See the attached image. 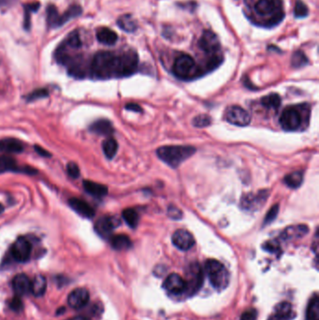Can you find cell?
Returning <instances> with one entry per match:
<instances>
[{
	"instance_id": "obj_1",
	"label": "cell",
	"mask_w": 319,
	"mask_h": 320,
	"mask_svg": "<svg viewBox=\"0 0 319 320\" xmlns=\"http://www.w3.org/2000/svg\"><path fill=\"white\" fill-rule=\"evenodd\" d=\"M138 67V55L129 51L122 54L103 51L97 53L91 63V72L98 79L125 77L133 74Z\"/></svg>"
},
{
	"instance_id": "obj_2",
	"label": "cell",
	"mask_w": 319,
	"mask_h": 320,
	"mask_svg": "<svg viewBox=\"0 0 319 320\" xmlns=\"http://www.w3.org/2000/svg\"><path fill=\"white\" fill-rule=\"evenodd\" d=\"M196 148L185 145H168L158 149V157L171 168H178L184 161L195 154Z\"/></svg>"
},
{
	"instance_id": "obj_3",
	"label": "cell",
	"mask_w": 319,
	"mask_h": 320,
	"mask_svg": "<svg viewBox=\"0 0 319 320\" xmlns=\"http://www.w3.org/2000/svg\"><path fill=\"white\" fill-rule=\"evenodd\" d=\"M205 272L214 288L224 290L230 284V274L221 262L215 259H208L205 262Z\"/></svg>"
},
{
	"instance_id": "obj_4",
	"label": "cell",
	"mask_w": 319,
	"mask_h": 320,
	"mask_svg": "<svg viewBox=\"0 0 319 320\" xmlns=\"http://www.w3.org/2000/svg\"><path fill=\"white\" fill-rule=\"evenodd\" d=\"M203 270L197 262L191 263L186 269V292L188 296H193L197 293L203 284Z\"/></svg>"
},
{
	"instance_id": "obj_5",
	"label": "cell",
	"mask_w": 319,
	"mask_h": 320,
	"mask_svg": "<svg viewBox=\"0 0 319 320\" xmlns=\"http://www.w3.org/2000/svg\"><path fill=\"white\" fill-rule=\"evenodd\" d=\"M172 72L180 79L192 78L197 73V65L194 58L189 54L179 55L173 64Z\"/></svg>"
},
{
	"instance_id": "obj_6",
	"label": "cell",
	"mask_w": 319,
	"mask_h": 320,
	"mask_svg": "<svg viewBox=\"0 0 319 320\" xmlns=\"http://www.w3.org/2000/svg\"><path fill=\"white\" fill-rule=\"evenodd\" d=\"M302 118L301 114L296 108L288 107L284 109L280 116V124L284 130L293 131L300 128Z\"/></svg>"
},
{
	"instance_id": "obj_7",
	"label": "cell",
	"mask_w": 319,
	"mask_h": 320,
	"mask_svg": "<svg viewBox=\"0 0 319 320\" xmlns=\"http://www.w3.org/2000/svg\"><path fill=\"white\" fill-rule=\"evenodd\" d=\"M32 246L28 240L20 237L14 241V243L10 247V255L17 262H27L31 257Z\"/></svg>"
},
{
	"instance_id": "obj_8",
	"label": "cell",
	"mask_w": 319,
	"mask_h": 320,
	"mask_svg": "<svg viewBox=\"0 0 319 320\" xmlns=\"http://www.w3.org/2000/svg\"><path fill=\"white\" fill-rule=\"evenodd\" d=\"M255 10L260 16H284V12L281 9L280 0H259L255 5Z\"/></svg>"
},
{
	"instance_id": "obj_9",
	"label": "cell",
	"mask_w": 319,
	"mask_h": 320,
	"mask_svg": "<svg viewBox=\"0 0 319 320\" xmlns=\"http://www.w3.org/2000/svg\"><path fill=\"white\" fill-rule=\"evenodd\" d=\"M268 191L262 190L257 194L249 193L243 196L241 199L240 205L246 211H256L260 209L268 200Z\"/></svg>"
},
{
	"instance_id": "obj_10",
	"label": "cell",
	"mask_w": 319,
	"mask_h": 320,
	"mask_svg": "<svg viewBox=\"0 0 319 320\" xmlns=\"http://www.w3.org/2000/svg\"><path fill=\"white\" fill-rule=\"evenodd\" d=\"M226 120L232 124L238 126H244L250 124L251 116L248 112L239 106H232L228 109L226 114Z\"/></svg>"
},
{
	"instance_id": "obj_11",
	"label": "cell",
	"mask_w": 319,
	"mask_h": 320,
	"mask_svg": "<svg viewBox=\"0 0 319 320\" xmlns=\"http://www.w3.org/2000/svg\"><path fill=\"white\" fill-rule=\"evenodd\" d=\"M199 46L205 53H215L220 50V41L213 31L205 30L199 41Z\"/></svg>"
},
{
	"instance_id": "obj_12",
	"label": "cell",
	"mask_w": 319,
	"mask_h": 320,
	"mask_svg": "<svg viewBox=\"0 0 319 320\" xmlns=\"http://www.w3.org/2000/svg\"><path fill=\"white\" fill-rule=\"evenodd\" d=\"M117 225H119L118 219L111 216H103L95 224V231L100 237L107 239L112 235Z\"/></svg>"
},
{
	"instance_id": "obj_13",
	"label": "cell",
	"mask_w": 319,
	"mask_h": 320,
	"mask_svg": "<svg viewBox=\"0 0 319 320\" xmlns=\"http://www.w3.org/2000/svg\"><path fill=\"white\" fill-rule=\"evenodd\" d=\"M172 242L178 249L182 251H187L194 246L195 239L189 231L178 230L172 235Z\"/></svg>"
},
{
	"instance_id": "obj_14",
	"label": "cell",
	"mask_w": 319,
	"mask_h": 320,
	"mask_svg": "<svg viewBox=\"0 0 319 320\" xmlns=\"http://www.w3.org/2000/svg\"><path fill=\"white\" fill-rule=\"evenodd\" d=\"M164 288L169 293L175 295L185 293L186 290V280L177 274H171L166 278Z\"/></svg>"
},
{
	"instance_id": "obj_15",
	"label": "cell",
	"mask_w": 319,
	"mask_h": 320,
	"mask_svg": "<svg viewBox=\"0 0 319 320\" xmlns=\"http://www.w3.org/2000/svg\"><path fill=\"white\" fill-rule=\"evenodd\" d=\"M89 292L83 287H79L71 291L68 297V303L73 309H81L89 302Z\"/></svg>"
},
{
	"instance_id": "obj_16",
	"label": "cell",
	"mask_w": 319,
	"mask_h": 320,
	"mask_svg": "<svg viewBox=\"0 0 319 320\" xmlns=\"http://www.w3.org/2000/svg\"><path fill=\"white\" fill-rule=\"evenodd\" d=\"M7 171H22V172H26L28 174H31V175L37 173V170L33 168L18 167L17 162L12 158H9L7 156L0 157V173H4Z\"/></svg>"
},
{
	"instance_id": "obj_17",
	"label": "cell",
	"mask_w": 319,
	"mask_h": 320,
	"mask_svg": "<svg viewBox=\"0 0 319 320\" xmlns=\"http://www.w3.org/2000/svg\"><path fill=\"white\" fill-rule=\"evenodd\" d=\"M69 203L71 208L78 213L81 215L82 217L85 218H93L95 216V210L90 206V205L85 202L84 200L77 199V198H72L69 200Z\"/></svg>"
},
{
	"instance_id": "obj_18",
	"label": "cell",
	"mask_w": 319,
	"mask_h": 320,
	"mask_svg": "<svg viewBox=\"0 0 319 320\" xmlns=\"http://www.w3.org/2000/svg\"><path fill=\"white\" fill-rule=\"evenodd\" d=\"M12 287L18 296L26 295L31 290V281L26 275L20 274L13 278Z\"/></svg>"
},
{
	"instance_id": "obj_19",
	"label": "cell",
	"mask_w": 319,
	"mask_h": 320,
	"mask_svg": "<svg viewBox=\"0 0 319 320\" xmlns=\"http://www.w3.org/2000/svg\"><path fill=\"white\" fill-rule=\"evenodd\" d=\"M292 314L291 304L289 302H281L276 305L275 312L268 320H289Z\"/></svg>"
},
{
	"instance_id": "obj_20",
	"label": "cell",
	"mask_w": 319,
	"mask_h": 320,
	"mask_svg": "<svg viewBox=\"0 0 319 320\" xmlns=\"http://www.w3.org/2000/svg\"><path fill=\"white\" fill-rule=\"evenodd\" d=\"M24 151L23 142L16 139L8 138L0 141V152L9 153V154H19Z\"/></svg>"
},
{
	"instance_id": "obj_21",
	"label": "cell",
	"mask_w": 319,
	"mask_h": 320,
	"mask_svg": "<svg viewBox=\"0 0 319 320\" xmlns=\"http://www.w3.org/2000/svg\"><path fill=\"white\" fill-rule=\"evenodd\" d=\"M97 39L102 44L114 45L118 40V36L114 30L108 27H101L97 31Z\"/></svg>"
},
{
	"instance_id": "obj_22",
	"label": "cell",
	"mask_w": 319,
	"mask_h": 320,
	"mask_svg": "<svg viewBox=\"0 0 319 320\" xmlns=\"http://www.w3.org/2000/svg\"><path fill=\"white\" fill-rule=\"evenodd\" d=\"M308 227L304 225H299V226H292L288 227L284 230V232L281 234V237L284 240H290V239H298L303 237L308 233Z\"/></svg>"
},
{
	"instance_id": "obj_23",
	"label": "cell",
	"mask_w": 319,
	"mask_h": 320,
	"mask_svg": "<svg viewBox=\"0 0 319 320\" xmlns=\"http://www.w3.org/2000/svg\"><path fill=\"white\" fill-rule=\"evenodd\" d=\"M83 187L85 191L96 198H102L108 194V188L103 185H100L98 183L92 182V181H84L83 182Z\"/></svg>"
},
{
	"instance_id": "obj_24",
	"label": "cell",
	"mask_w": 319,
	"mask_h": 320,
	"mask_svg": "<svg viewBox=\"0 0 319 320\" xmlns=\"http://www.w3.org/2000/svg\"><path fill=\"white\" fill-rule=\"evenodd\" d=\"M90 130L94 133L108 136L114 132V127L110 121L105 120V119H101V120H98L95 123L91 124Z\"/></svg>"
},
{
	"instance_id": "obj_25",
	"label": "cell",
	"mask_w": 319,
	"mask_h": 320,
	"mask_svg": "<svg viewBox=\"0 0 319 320\" xmlns=\"http://www.w3.org/2000/svg\"><path fill=\"white\" fill-rule=\"evenodd\" d=\"M117 25L122 30L128 33L135 32L138 29L137 21L130 14H124L117 20Z\"/></svg>"
},
{
	"instance_id": "obj_26",
	"label": "cell",
	"mask_w": 319,
	"mask_h": 320,
	"mask_svg": "<svg viewBox=\"0 0 319 320\" xmlns=\"http://www.w3.org/2000/svg\"><path fill=\"white\" fill-rule=\"evenodd\" d=\"M111 244L113 248L118 250V251H123V250H127L132 246V241L129 239L128 236L124 235V234H119L116 235L112 238L111 240Z\"/></svg>"
},
{
	"instance_id": "obj_27",
	"label": "cell",
	"mask_w": 319,
	"mask_h": 320,
	"mask_svg": "<svg viewBox=\"0 0 319 320\" xmlns=\"http://www.w3.org/2000/svg\"><path fill=\"white\" fill-rule=\"evenodd\" d=\"M47 288L46 279L42 276H37L31 281V292L36 297H40L45 293Z\"/></svg>"
},
{
	"instance_id": "obj_28",
	"label": "cell",
	"mask_w": 319,
	"mask_h": 320,
	"mask_svg": "<svg viewBox=\"0 0 319 320\" xmlns=\"http://www.w3.org/2000/svg\"><path fill=\"white\" fill-rule=\"evenodd\" d=\"M306 320H319V298L317 294L312 298L308 304Z\"/></svg>"
},
{
	"instance_id": "obj_29",
	"label": "cell",
	"mask_w": 319,
	"mask_h": 320,
	"mask_svg": "<svg viewBox=\"0 0 319 320\" xmlns=\"http://www.w3.org/2000/svg\"><path fill=\"white\" fill-rule=\"evenodd\" d=\"M82 12V9L80 8V5H72L71 6L69 9H67L62 15L60 16V20H59V27H62L64 24H66L67 22H69L71 19L77 17L80 15V13Z\"/></svg>"
},
{
	"instance_id": "obj_30",
	"label": "cell",
	"mask_w": 319,
	"mask_h": 320,
	"mask_svg": "<svg viewBox=\"0 0 319 320\" xmlns=\"http://www.w3.org/2000/svg\"><path fill=\"white\" fill-rule=\"evenodd\" d=\"M284 183L287 187L290 188H298L301 187L303 181V172L299 170V171H294L292 173L287 174L284 179Z\"/></svg>"
},
{
	"instance_id": "obj_31",
	"label": "cell",
	"mask_w": 319,
	"mask_h": 320,
	"mask_svg": "<svg viewBox=\"0 0 319 320\" xmlns=\"http://www.w3.org/2000/svg\"><path fill=\"white\" fill-rule=\"evenodd\" d=\"M122 216H123V218H124L125 223L131 229H136L138 227L140 217H139L138 213L134 209H131V208L125 209V210L123 211V213H122Z\"/></svg>"
},
{
	"instance_id": "obj_32",
	"label": "cell",
	"mask_w": 319,
	"mask_h": 320,
	"mask_svg": "<svg viewBox=\"0 0 319 320\" xmlns=\"http://www.w3.org/2000/svg\"><path fill=\"white\" fill-rule=\"evenodd\" d=\"M261 104L269 110H277L281 105V98L278 94H270L261 99Z\"/></svg>"
},
{
	"instance_id": "obj_33",
	"label": "cell",
	"mask_w": 319,
	"mask_h": 320,
	"mask_svg": "<svg viewBox=\"0 0 319 320\" xmlns=\"http://www.w3.org/2000/svg\"><path fill=\"white\" fill-rule=\"evenodd\" d=\"M102 148H103V152L107 158L109 160H112L116 157V153L118 150V143L115 139L109 138L103 142Z\"/></svg>"
},
{
	"instance_id": "obj_34",
	"label": "cell",
	"mask_w": 319,
	"mask_h": 320,
	"mask_svg": "<svg viewBox=\"0 0 319 320\" xmlns=\"http://www.w3.org/2000/svg\"><path fill=\"white\" fill-rule=\"evenodd\" d=\"M59 20L60 15L58 13V10L55 8V6L50 5L47 8V23L50 27H59Z\"/></svg>"
},
{
	"instance_id": "obj_35",
	"label": "cell",
	"mask_w": 319,
	"mask_h": 320,
	"mask_svg": "<svg viewBox=\"0 0 319 320\" xmlns=\"http://www.w3.org/2000/svg\"><path fill=\"white\" fill-rule=\"evenodd\" d=\"M291 64L294 68H297V69L302 68L308 64V58L306 57V55L304 53H302V51H297L293 53Z\"/></svg>"
},
{
	"instance_id": "obj_36",
	"label": "cell",
	"mask_w": 319,
	"mask_h": 320,
	"mask_svg": "<svg viewBox=\"0 0 319 320\" xmlns=\"http://www.w3.org/2000/svg\"><path fill=\"white\" fill-rule=\"evenodd\" d=\"M309 9L307 6L302 2V0H297L295 4V9H294V14L296 18H304L308 16Z\"/></svg>"
},
{
	"instance_id": "obj_37",
	"label": "cell",
	"mask_w": 319,
	"mask_h": 320,
	"mask_svg": "<svg viewBox=\"0 0 319 320\" xmlns=\"http://www.w3.org/2000/svg\"><path fill=\"white\" fill-rule=\"evenodd\" d=\"M211 123H212V118L206 115L196 116L193 119V124L197 127H205L210 125Z\"/></svg>"
},
{
	"instance_id": "obj_38",
	"label": "cell",
	"mask_w": 319,
	"mask_h": 320,
	"mask_svg": "<svg viewBox=\"0 0 319 320\" xmlns=\"http://www.w3.org/2000/svg\"><path fill=\"white\" fill-rule=\"evenodd\" d=\"M67 44L69 45L71 48L78 49L81 46V41H80V36L77 31H74L69 35V38L67 40Z\"/></svg>"
},
{
	"instance_id": "obj_39",
	"label": "cell",
	"mask_w": 319,
	"mask_h": 320,
	"mask_svg": "<svg viewBox=\"0 0 319 320\" xmlns=\"http://www.w3.org/2000/svg\"><path fill=\"white\" fill-rule=\"evenodd\" d=\"M278 213H279V205L275 204L270 209L269 213H267L266 216H265V219H264V224H271L272 222H274L275 220V218L277 217L278 215Z\"/></svg>"
},
{
	"instance_id": "obj_40",
	"label": "cell",
	"mask_w": 319,
	"mask_h": 320,
	"mask_svg": "<svg viewBox=\"0 0 319 320\" xmlns=\"http://www.w3.org/2000/svg\"><path fill=\"white\" fill-rule=\"evenodd\" d=\"M47 96H48V91L46 89H38L34 92H32L31 94H29V96L27 97V100L32 101L37 98H45Z\"/></svg>"
},
{
	"instance_id": "obj_41",
	"label": "cell",
	"mask_w": 319,
	"mask_h": 320,
	"mask_svg": "<svg viewBox=\"0 0 319 320\" xmlns=\"http://www.w3.org/2000/svg\"><path fill=\"white\" fill-rule=\"evenodd\" d=\"M67 170H68V173L71 178H78L80 176V169H79L78 165L73 163V162L68 164Z\"/></svg>"
},
{
	"instance_id": "obj_42",
	"label": "cell",
	"mask_w": 319,
	"mask_h": 320,
	"mask_svg": "<svg viewBox=\"0 0 319 320\" xmlns=\"http://www.w3.org/2000/svg\"><path fill=\"white\" fill-rule=\"evenodd\" d=\"M23 302L21 301V299L19 297H14L10 302H9V307L10 309H12L14 312H19L22 311L23 310Z\"/></svg>"
},
{
	"instance_id": "obj_43",
	"label": "cell",
	"mask_w": 319,
	"mask_h": 320,
	"mask_svg": "<svg viewBox=\"0 0 319 320\" xmlns=\"http://www.w3.org/2000/svg\"><path fill=\"white\" fill-rule=\"evenodd\" d=\"M168 215L170 218L175 219V220L181 219L183 217V213L181 212V210H179L177 207H174V206L168 207Z\"/></svg>"
},
{
	"instance_id": "obj_44",
	"label": "cell",
	"mask_w": 319,
	"mask_h": 320,
	"mask_svg": "<svg viewBox=\"0 0 319 320\" xmlns=\"http://www.w3.org/2000/svg\"><path fill=\"white\" fill-rule=\"evenodd\" d=\"M257 312L255 309H249L247 311L243 312L240 320H256L257 319Z\"/></svg>"
},
{
	"instance_id": "obj_45",
	"label": "cell",
	"mask_w": 319,
	"mask_h": 320,
	"mask_svg": "<svg viewBox=\"0 0 319 320\" xmlns=\"http://www.w3.org/2000/svg\"><path fill=\"white\" fill-rule=\"evenodd\" d=\"M124 108H125L126 110H128V111H132V112H137V113L142 112V107L140 106V105H138V104H136V103H128V104L125 105Z\"/></svg>"
},
{
	"instance_id": "obj_46",
	"label": "cell",
	"mask_w": 319,
	"mask_h": 320,
	"mask_svg": "<svg viewBox=\"0 0 319 320\" xmlns=\"http://www.w3.org/2000/svg\"><path fill=\"white\" fill-rule=\"evenodd\" d=\"M35 150L41 157H51V154L47 150H45L44 148H42L41 146H40V145H36Z\"/></svg>"
},
{
	"instance_id": "obj_47",
	"label": "cell",
	"mask_w": 319,
	"mask_h": 320,
	"mask_svg": "<svg viewBox=\"0 0 319 320\" xmlns=\"http://www.w3.org/2000/svg\"><path fill=\"white\" fill-rule=\"evenodd\" d=\"M264 248L268 250V251H271V252H275L277 249L279 248L278 247V244L276 242H272V241H268L266 243V246Z\"/></svg>"
},
{
	"instance_id": "obj_48",
	"label": "cell",
	"mask_w": 319,
	"mask_h": 320,
	"mask_svg": "<svg viewBox=\"0 0 319 320\" xmlns=\"http://www.w3.org/2000/svg\"><path fill=\"white\" fill-rule=\"evenodd\" d=\"M90 320L87 318L85 317H82V316H78V317H75V318H72L71 320Z\"/></svg>"
},
{
	"instance_id": "obj_49",
	"label": "cell",
	"mask_w": 319,
	"mask_h": 320,
	"mask_svg": "<svg viewBox=\"0 0 319 320\" xmlns=\"http://www.w3.org/2000/svg\"><path fill=\"white\" fill-rule=\"evenodd\" d=\"M4 212V206L0 203V213H2Z\"/></svg>"
}]
</instances>
